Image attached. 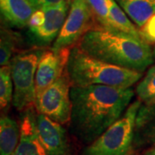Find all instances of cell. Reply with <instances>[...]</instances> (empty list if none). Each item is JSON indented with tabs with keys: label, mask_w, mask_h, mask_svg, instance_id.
I'll list each match as a JSON object with an SVG mask.
<instances>
[{
	"label": "cell",
	"mask_w": 155,
	"mask_h": 155,
	"mask_svg": "<svg viewBox=\"0 0 155 155\" xmlns=\"http://www.w3.org/2000/svg\"><path fill=\"white\" fill-rule=\"evenodd\" d=\"M135 92L141 103L140 110H150L155 107V65L151 67L138 84Z\"/></svg>",
	"instance_id": "cell-16"
},
{
	"label": "cell",
	"mask_w": 155,
	"mask_h": 155,
	"mask_svg": "<svg viewBox=\"0 0 155 155\" xmlns=\"http://www.w3.org/2000/svg\"><path fill=\"white\" fill-rule=\"evenodd\" d=\"M70 51L66 48L43 52L35 74V95L54 83L66 72Z\"/></svg>",
	"instance_id": "cell-9"
},
{
	"label": "cell",
	"mask_w": 155,
	"mask_h": 155,
	"mask_svg": "<svg viewBox=\"0 0 155 155\" xmlns=\"http://www.w3.org/2000/svg\"><path fill=\"white\" fill-rule=\"evenodd\" d=\"M35 126L39 139L48 154L69 155L68 139L62 124L37 113L35 116Z\"/></svg>",
	"instance_id": "cell-10"
},
{
	"label": "cell",
	"mask_w": 155,
	"mask_h": 155,
	"mask_svg": "<svg viewBox=\"0 0 155 155\" xmlns=\"http://www.w3.org/2000/svg\"><path fill=\"white\" fill-rule=\"evenodd\" d=\"M153 56H154V58H155V48H154V50H153Z\"/></svg>",
	"instance_id": "cell-25"
},
{
	"label": "cell",
	"mask_w": 155,
	"mask_h": 155,
	"mask_svg": "<svg viewBox=\"0 0 155 155\" xmlns=\"http://www.w3.org/2000/svg\"><path fill=\"white\" fill-rule=\"evenodd\" d=\"M44 51L28 50L11 59L10 67L14 84L13 104L17 110H23L35 104V74L39 61Z\"/></svg>",
	"instance_id": "cell-5"
},
{
	"label": "cell",
	"mask_w": 155,
	"mask_h": 155,
	"mask_svg": "<svg viewBox=\"0 0 155 155\" xmlns=\"http://www.w3.org/2000/svg\"><path fill=\"white\" fill-rule=\"evenodd\" d=\"M21 139V126L9 116L0 119V155H12Z\"/></svg>",
	"instance_id": "cell-14"
},
{
	"label": "cell",
	"mask_w": 155,
	"mask_h": 155,
	"mask_svg": "<svg viewBox=\"0 0 155 155\" xmlns=\"http://www.w3.org/2000/svg\"><path fill=\"white\" fill-rule=\"evenodd\" d=\"M141 103L136 100L124 115L84 150L83 155H130L136 118Z\"/></svg>",
	"instance_id": "cell-4"
},
{
	"label": "cell",
	"mask_w": 155,
	"mask_h": 155,
	"mask_svg": "<svg viewBox=\"0 0 155 155\" xmlns=\"http://www.w3.org/2000/svg\"><path fill=\"white\" fill-rule=\"evenodd\" d=\"M71 85H106L116 88H131L142 78V72L116 67L99 61L73 47L67 66Z\"/></svg>",
	"instance_id": "cell-3"
},
{
	"label": "cell",
	"mask_w": 155,
	"mask_h": 155,
	"mask_svg": "<svg viewBox=\"0 0 155 155\" xmlns=\"http://www.w3.org/2000/svg\"><path fill=\"white\" fill-rule=\"evenodd\" d=\"M35 10L30 0H0L3 19L16 28L27 27Z\"/></svg>",
	"instance_id": "cell-12"
},
{
	"label": "cell",
	"mask_w": 155,
	"mask_h": 155,
	"mask_svg": "<svg viewBox=\"0 0 155 155\" xmlns=\"http://www.w3.org/2000/svg\"><path fill=\"white\" fill-rule=\"evenodd\" d=\"M13 80L10 65L1 67L0 69V106L1 110L7 108L13 100Z\"/></svg>",
	"instance_id": "cell-17"
},
{
	"label": "cell",
	"mask_w": 155,
	"mask_h": 155,
	"mask_svg": "<svg viewBox=\"0 0 155 155\" xmlns=\"http://www.w3.org/2000/svg\"><path fill=\"white\" fill-rule=\"evenodd\" d=\"M87 1L91 9L93 17L99 23L100 27L110 31H116L112 26L110 20L107 0H87Z\"/></svg>",
	"instance_id": "cell-20"
},
{
	"label": "cell",
	"mask_w": 155,
	"mask_h": 155,
	"mask_svg": "<svg viewBox=\"0 0 155 155\" xmlns=\"http://www.w3.org/2000/svg\"><path fill=\"white\" fill-rule=\"evenodd\" d=\"M141 28L142 38L147 42H155V15Z\"/></svg>",
	"instance_id": "cell-21"
},
{
	"label": "cell",
	"mask_w": 155,
	"mask_h": 155,
	"mask_svg": "<svg viewBox=\"0 0 155 155\" xmlns=\"http://www.w3.org/2000/svg\"><path fill=\"white\" fill-rule=\"evenodd\" d=\"M35 116L30 108L25 111L21 123V139L12 155H48L39 139Z\"/></svg>",
	"instance_id": "cell-11"
},
{
	"label": "cell",
	"mask_w": 155,
	"mask_h": 155,
	"mask_svg": "<svg viewBox=\"0 0 155 155\" xmlns=\"http://www.w3.org/2000/svg\"><path fill=\"white\" fill-rule=\"evenodd\" d=\"M144 155H155V147L153 149H151L148 152H147Z\"/></svg>",
	"instance_id": "cell-23"
},
{
	"label": "cell",
	"mask_w": 155,
	"mask_h": 155,
	"mask_svg": "<svg viewBox=\"0 0 155 155\" xmlns=\"http://www.w3.org/2000/svg\"><path fill=\"white\" fill-rule=\"evenodd\" d=\"M134 95L132 88L72 85V127L84 141H94L124 115Z\"/></svg>",
	"instance_id": "cell-1"
},
{
	"label": "cell",
	"mask_w": 155,
	"mask_h": 155,
	"mask_svg": "<svg viewBox=\"0 0 155 155\" xmlns=\"http://www.w3.org/2000/svg\"><path fill=\"white\" fill-rule=\"evenodd\" d=\"M66 1H67V4H68L69 5L71 6V5H72V3H73V2H74L75 0H66Z\"/></svg>",
	"instance_id": "cell-24"
},
{
	"label": "cell",
	"mask_w": 155,
	"mask_h": 155,
	"mask_svg": "<svg viewBox=\"0 0 155 155\" xmlns=\"http://www.w3.org/2000/svg\"><path fill=\"white\" fill-rule=\"evenodd\" d=\"M144 128L145 135L155 147V107L150 110H139L136 118V128Z\"/></svg>",
	"instance_id": "cell-18"
},
{
	"label": "cell",
	"mask_w": 155,
	"mask_h": 155,
	"mask_svg": "<svg viewBox=\"0 0 155 155\" xmlns=\"http://www.w3.org/2000/svg\"><path fill=\"white\" fill-rule=\"evenodd\" d=\"M71 86L66 71L54 83L35 95V106L37 113L61 124L70 122L72 115Z\"/></svg>",
	"instance_id": "cell-6"
},
{
	"label": "cell",
	"mask_w": 155,
	"mask_h": 155,
	"mask_svg": "<svg viewBox=\"0 0 155 155\" xmlns=\"http://www.w3.org/2000/svg\"><path fill=\"white\" fill-rule=\"evenodd\" d=\"M78 47L99 61L135 72H143L154 60L153 52L144 39L102 27L87 31Z\"/></svg>",
	"instance_id": "cell-2"
},
{
	"label": "cell",
	"mask_w": 155,
	"mask_h": 155,
	"mask_svg": "<svg viewBox=\"0 0 155 155\" xmlns=\"http://www.w3.org/2000/svg\"><path fill=\"white\" fill-rule=\"evenodd\" d=\"M17 43V37L11 30L7 28L1 29L0 38V65L1 67L10 64L13 51Z\"/></svg>",
	"instance_id": "cell-19"
},
{
	"label": "cell",
	"mask_w": 155,
	"mask_h": 155,
	"mask_svg": "<svg viewBox=\"0 0 155 155\" xmlns=\"http://www.w3.org/2000/svg\"><path fill=\"white\" fill-rule=\"evenodd\" d=\"M107 4L109 7L110 20L116 31L127 34L136 38H142L140 31L135 27L134 23L129 19L116 0H107Z\"/></svg>",
	"instance_id": "cell-15"
},
{
	"label": "cell",
	"mask_w": 155,
	"mask_h": 155,
	"mask_svg": "<svg viewBox=\"0 0 155 155\" xmlns=\"http://www.w3.org/2000/svg\"><path fill=\"white\" fill-rule=\"evenodd\" d=\"M30 1L35 7V9H39L46 6L55 5L65 0H30Z\"/></svg>",
	"instance_id": "cell-22"
},
{
	"label": "cell",
	"mask_w": 155,
	"mask_h": 155,
	"mask_svg": "<svg viewBox=\"0 0 155 155\" xmlns=\"http://www.w3.org/2000/svg\"><path fill=\"white\" fill-rule=\"evenodd\" d=\"M70 5L65 0L58 5L36 9L28 22V30L42 44L54 42L66 22Z\"/></svg>",
	"instance_id": "cell-7"
},
{
	"label": "cell",
	"mask_w": 155,
	"mask_h": 155,
	"mask_svg": "<svg viewBox=\"0 0 155 155\" xmlns=\"http://www.w3.org/2000/svg\"><path fill=\"white\" fill-rule=\"evenodd\" d=\"M116 2L140 28L155 15V0H116Z\"/></svg>",
	"instance_id": "cell-13"
},
{
	"label": "cell",
	"mask_w": 155,
	"mask_h": 155,
	"mask_svg": "<svg viewBox=\"0 0 155 155\" xmlns=\"http://www.w3.org/2000/svg\"><path fill=\"white\" fill-rule=\"evenodd\" d=\"M94 18L87 0H75L70 6L66 22L51 49L60 51L69 48L80 41L91 28Z\"/></svg>",
	"instance_id": "cell-8"
}]
</instances>
